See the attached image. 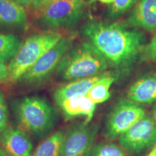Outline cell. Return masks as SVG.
I'll use <instances>...</instances> for the list:
<instances>
[{
  "label": "cell",
  "mask_w": 156,
  "mask_h": 156,
  "mask_svg": "<svg viewBox=\"0 0 156 156\" xmlns=\"http://www.w3.org/2000/svg\"><path fill=\"white\" fill-rule=\"evenodd\" d=\"M82 30L108 64L117 69L131 66L144 46L143 35L121 23L91 20Z\"/></svg>",
  "instance_id": "6da1fadb"
},
{
  "label": "cell",
  "mask_w": 156,
  "mask_h": 156,
  "mask_svg": "<svg viewBox=\"0 0 156 156\" xmlns=\"http://www.w3.org/2000/svg\"><path fill=\"white\" fill-rule=\"evenodd\" d=\"M12 112L19 128L35 138L51 132L56 124V112L50 103L39 96H27L15 101Z\"/></svg>",
  "instance_id": "7a4b0ae2"
},
{
  "label": "cell",
  "mask_w": 156,
  "mask_h": 156,
  "mask_svg": "<svg viewBox=\"0 0 156 156\" xmlns=\"http://www.w3.org/2000/svg\"><path fill=\"white\" fill-rule=\"evenodd\" d=\"M108 63L90 41L69 48L57 67V74L66 80H75L103 73Z\"/></svg>",
  "instance_id": "3957f363"
},
{
  "label": "cell",
  "mask_w": 156,
  "mask_h": 156,
  "mask_svg": "<svg viewBox=\"0 0 156 156\" xmlns=\"http://www.w3.org/2000/svg\"><path fill=\"white\" fill-rule=\"evenodd\" d=\"M56 31H46L29 37L23 43L18 51L9 64L7 80L10 83L18 81L44 54L53 47L62 38Z\"/></svg>",
  "instance_id": "277c9868"
},
{
  "label": "cell",
  "mask_w": 156,
  "mask_h": 156,
  "mask_svg": "<svg viewBox=\"0 0 156 156\" xmlns=\"http://www.w3.org/2000/svg\"><path fill=\"white\" fill-rule=\"evenodd\" d=\"M39 12V21L44 27L50 28H72L79 22L83 5L74 0H56Z\"/></svg>",
  "instance_id": "5b68a950"
},
{
  "label": "cell",
  "mask_w": 156,
  "mask_h": 156,
  "mask_svg": "<svg viewBox=\"0 0 156 156\" xmlns=\"http://www.w3.org/2000/svg\"><path fill=\"white\" fill-rule=\"evenodd\" d=\"M144 108L139 103L128 99H121L109 114L106 125V135L108 138H119L145 116Z\"/></svg>",
  "instance_id": "8992f818"
},
{
  "label": "cell",
  "mask_w": 156,
  "mask_h": 156,
  "mask_svg": "<svg viewBox=\"0 0 156 156\" xmlns=\"http://www.w3.org/2000/svg\"><path fill=\"white\" fill-rule=\"evenodd\" d=\"M73 37H62L59 41L43 55L18 81L29 84L40 83L46 80L56 69L69 50Z\"/></svg>",
  "instance_id": "52a82bcc"
},
{
  "label": "cell",
  "mask_w": 156,
  "mask_h": 156,
  "mask_svg": "<svg viewBox=\"0 0 156 156\" xmlns=\"http://www.w3.org/2000/svg\"><path fill=\"white\" fill-rule=\"evenodd\" d=\"M120 146L131 154H140L156 145V126L151 116L145 115L119 137Z\"/></svg>",
  "instance_id": "ba28073f"
},
{
  "label": "cell",
  "mask_w": 156,
  "mask_h": 156,
  "mask_svg": "<svg viewBox=\"0 0 156 156\" xmlns=\"http://www.w3.org/2000/svg\"><path fill=\"white\" fill-rule=\"evenodd\" d=\"M98 129L95 124L85 123L70 128L64 136L61 156H87L93 147Z\"/></svg>",
  "instance_id": "9c48e42d"
},
{
  "label": "cell",
  "mask_w": 156,
  "mask_h": 156,
  "mask_svg": "<svg viewBox=\"0 0 156 156\" xmlns=\"http://www.w3.org/2000/svg\"><path fill=\"white\" fill-rule=\"evenodd\" d=\"M0 156H32L34 145L28 134L8 126L0 134Z\"/></svg>",
  "instance_id": "30bf717a"
},
{
  "label": "cell",
  "mask_w": 156,
  "mask_h": 156,
  "mask_svg": "<svg viewBox=\"0 0 156 156\" xmlns=\"http://www.w3.org/2000/svg\"><path fill=\"white\" fill-rule=\"evenodd\" d=\"M127 23L149 33L156 31V0H139L129 16Z\"/></svg>",
  "instance_id": "8fae6325"
},
{
  "label": "cell",
  "mask_w": 156,
  "mask_h": 156,
  "mask_svg": "<svg viewBox=\"0 0 156 156\" xmlns=\"http://www.w3.org/2000/svg\"><path fill=\"white\" fill-rule=\"evenodd\" d=\"M128 100L139 104H151L156 101V73L140 77L126 93Z\"/></svg>",
  "instance_id": "7c38bea8"
},
{
  "label": "cell",
  "mask_w": 156,
  "mask_h": 156,
  "mask_svg": "<svg viewBox=\"0 0 156 156\" xmlns=\"http://www.w3.org/2000/svg\"><path fill=\"white\" fill-rule=\"evenodd\" d=\"M64 116L70 119L76 116H85V124H89L94 115L95 106L87 95L72 97L58 105Z\"/></svg>",
  "instance_id": "4fadbf2b"
},
{
  "label": "cell",
  "mask_w": 156,
  "mask_h": 156,
  "mask_svg": "<svg viewBox=\"0 0 156 156\" xmlns=\"http://www.w3.org/2000/svg\"><path fill=\"white\" fill-rule=\"evenodd\" d=\"M104 73L93 77L75 80L58 88L54 95L56 103L58 105L62 101L72 97L87 95L93 85L102 77Z\"/></svg>",
  "instance_id": "5bb4252c"
},
{
  "label": "cell",
  "mask_w": 156,
  "mask_h": 156,
  "mask_svg": "<svg viewBox=\"0 0 156 156\" xmlns=\"http://www.w3.org/2000/svg\"><path fill=\"white\" fill-rule=\"evenodd\" d=\"M25 7L14 0H0V25L21 27L27 23Z\"/></svg>",
  "instance_id": "9a60e30c"
},
{
  "label": "cell",
  "mask_w": 156,
  "mask_h": 156,
  "mask_svg": "<svg viewBox=\"0 0 156 156\" xmlns=\"http://www.w3.org/2000/svg\"><path fill=\"white\" fill-rule=\"evenodd\" d=\"M65 134L66 132L63 129L54 132L41 142L32 156H61Z\"/></svg>",
  "instance_id": "2e32d148"
},
{
  "label": "cell",
  "mask_w": 156,
  "mask_h": 156,
  "mask_svg": "<svg viewBox=\"0 0 156 156\" xmlns=\"http://www.w3.org/2000/svg\"><path fill=\"white\" fill-rule=\"evenodd\" d=\"M115 80L114 76L105 73L102 77L98 80L88 91L87 97L95 104L106 102L111 97L110 88Z\"/></svg>",
  "instance_id": "e0dca14e"
},
{
  "label": "cell",
  "mask_w": 156,
  "mask_h": 156,
  "mask_svg": "<svg viewBox=\"0 0 156 156\" xmlns=\"http://www.w3.org/2000/svg\"><path fill=\"white\" fill-rule=\"evenodd\" d=\"M22 44L20 39L15 35L0 34V61L7 62L12 59Z\"/></svg>",
  "instance_id": "ac0fdd59"
},
{
  "label": "cell",
  "mask_w": 156,
  "mask_h": 156,
  "mask_svg": "<svg viewBox=\"0 0 156 156\" xmlns=\"http://www.w3.org/2000/svg\"><path fill=\"white\" fill-rule=\"evenodd\" d=\"M87 156H126L124 149L112 142H100L93 146Z\"/></svg>",
  "instance_id": "d6986e66"
},
{
  "label": "cell",
  "mask_w": 156,
  "mask_h": 156,
  "mask_svg": "<svg viewBox=\"0 0 156 156\" xmlns=\"http://www.w3.org/2000/svg\"><path fill=\"white\" fill-rule=\"evenodd\" d=\"M135 0H114L111 7L110 14L116 17L124 13L132 7Z\"/></svg>",
  "instance_id": "ffe728a7"
},
{
  "label": "cell",
  "mask_w": 156,
  "mask_h": 156,
  "mask_svg": "<svg viewBox=\"0 0 156 156\" xmlns=\"http://www.w3.org/2000/svg\"><path fill=\"white\" fill-rule=\"evenodd\" d=\"M141 57L145 61L156 62V34L151 41L144 45L141 51Z\"/></svg>",
  "instance_id": "44dd1931"
},
{
  "label": "cell",
  "mask_w": 156,
  "mask_h": 156,
  "mask_svg": "<svg viewBox=\"0 0 156 156\" xmlns=\"http://www.w3.org/2000/svg\"><path fill=\"white\" fill-rule=\"evenodd\" d=\"M9 126V111L5 97L0 91V134Z\"/></svg>",
  "instance_id": "7402d4cb"
},
{
  "label": "cell",
  "mask_w": 156,
  "mask_h": 156,
  "mask_svg": "<svg viewBox=\"0 0 156 156\" xmlns=\"http://www.w3.org/2000/svg\"><path fill=\"white\" fill-rule=\"evenodd\" d=\"M56 0H33V2L31 4L30 7L35 11H40L41 9L48 5V4L53 2Z\"/></svg>",
  "instance_id": "603a6c76"
},
{
  "label": "cell",
  "mask_w": 156,
  "mask_h": 156,
  "mask_svg": "<svg viewBox=\"0 0 156 156\" xmlns=\"http://www.w3.org/2000/svg\"><path fill=\"white\" fill-rule=\"evenodd\" d=\"M9 75V65L0 61V82L7 80Z\"/></svg>",
  "instance_id": "cb8c5ba5"
},
{
  "label": "cell",
  "mask_w": 156,
  "mask_h": 156,
  "mask_svg": "<svg viewBox=\"0 0 156 156\" xmlns=\"http://www.w3.org/2000/svg\"><path fill=\"white\" fill-rule=\"evenodd\" d=\"M14 1L16 2L20 5L23 6V7H29L33 2V0H14Z\"/></svg>",
  "instance_id": "d4e9b609"
},
{
  "label": "cell",
  "mask_w": 156,
  "mask_h": 156,
  "mask_svg": "<svg viewBox=\"0 0 156 156\" xmlns=\"http://www.w3.org/2000/svg\"><path fill=\"white\" fill-rule=\"evenodd\" d=\"M151 118L153 119L154 124L156 126V104L154 105V106L152 108V112H151Z\"/></svg>",
  "instance_id": "484cf974"
},
{
  "label": "cell",
  "mask_w": 156,
  "mask_h": 156,
  "mask_svg": "<svg viewBox=\"0 0 156 156\" xmlns=\"http://www.w3.org/2000/svg\"><path fill=\"white\" fill-rule=\"evenodd\" d=\"M98 2L103 3V4H112L114 0H90V2Z\"/></svg>",
  "instance_id": "4316f807"
},
{
  "label": "cell",
  "mask_w": 156,
  "mask_h": 156,
  "mask_svg": "<svg viewBox=\"0 0 156 156\" xmlns=\"http://www.w3.org/2000/svg\"><path fill=\"white\" fill-rule=\"evenodd\" d=\"M147 156H156V145L151 149V151L148 153Z\"/></svg>",
  "instance_id": "83f0119b"
},
{
  "label": "cell",
  "mask_w": 156,
  "mask_h": 156,
  "mask_svg": "<svg viewBox=\"0 0 156 156\" xmlns=\"http://www.w3.org/2000/svg\"><path fill=\"white\" fill-rule=\"evenodd\" d=\"M74 1H75V2H77V4H79V5H83V0H74Z\"/></svg>",
  "instance_id": "f1b7e54d"
}]
</instances>
